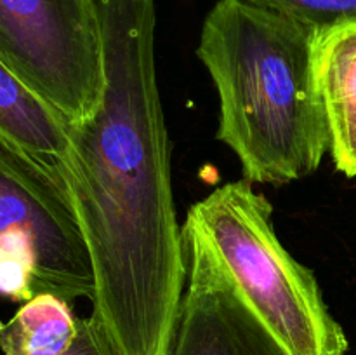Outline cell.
Instances as JSON below:
<instances>
[{"label":"cell","mask_w":356,"mask_h":355,"mask_svg":"<svg viewBox=\"0 0 356 355\" xmlns=\"http://www.w3.org/2000/svg\"><path fill=\"white\" fill-rule=\"evenodd\" d=\"M104 90L68 122L56 169L94 271L92 315L120 355H169L186 260L155 66V0H96Z\"/></svg>","instance_id":"1"},{"label":"cell","mask_w":356,"mask_h":355,"mask_svg":"<svg viewBox=\"0 0 356 355\" xmlns=\"http://www.w3.org/2000/svg\"><path fill=\"white\" fill-rule=\"evenodd\" d=\"M313 35L252 0H219L205 17L197 56L218 90L216 136L252 184L305 180L329 152Z\"/></svg>","instance_id":"2"},{"label":"cell","mask_w":356,"mask_h":355,"mask_svg":"<svg viewBox=\"0 0 356 355\" xmlns=\"http://www.w3.org/2000/svg\"><path fill=\"white\" fill-rule=\"evenodd\" d=\"M181 232L211 254L289 355L348 354L315 274L280 242L273 205L250 181H229L191 204Z\"/></svg>","instance_id":"3"},{"label":"cell","mask_w":356,"mask_h":355,"mask_svg":"<svg viewBox=\"0 0 356 355\" xmlns=\"http://www.w3.org/2000/svg\"><path fill=\"white\" fill-rule=\"evenodd\" d=\"M0 61L66 122L89 118L104 90L96 0H0Z\"/></svg>","instance_id":"4"},{"label":"cell","mask_w":356,"mask_h":355,"mask_svg":"<svg viewBox=\"0 0 356 355\" xmlns=\"http://www.w3.org/2000/svg\"><path fill=\"white\" fill-rule=\"evenodd\" d=\"M0 249L30 258L35 294L94 298V271L63 181L0 134Z\"/></svg>","instance_id":"5"},{"label":"cell","mask_w":356,"mask_h":355,"mask_svg":"<svg viewBox=\"0 0 356 355\" xmlns=\"http://www.w3.org/2000/svg\"><path fill=\"white\" fill-rule=\"evenodd\" d=\"M183 235L186 287L169 355H289L211 254Z\"/></svg>","instance_id":"6"},{"label":"cell","mask_w":356,"mask_h":355,"mask_svg":"<svg viewBox=\"0 0 356 355\" xmlns=\"http://www.w3.org/2000/svg\"><path fill=\"white\" fill-rule=\"evenodd\" d=\"M315 73L337 171L356 178V21L313 35Z\"/></svg>","instance_id":"7"},{"label":"cell","mask_w":356,"mask_h":355,"mask_svg":"<svg viewBox=\"0 0 356 355\" xmlns=\"http://www.w3.org/2000/svg\"><path fill=\"white\" fill-rule=\"evenodd\" d=\"M0 134L54 173L68 152V122L28 89L2 61Z\"/></svg>","instance_id":"8"},{"label":"cell","mask_w":356,"mask_h":355,"mask_svg":"<svg viewBox=\"0 0 356 355\" xmlns=\"http://www.w3.org/2000/svg\"><path fill=\"white\" fill-rule=\"evenodd\" d=\"M79 317L68 301L40 292L9 320H0L3 355H65L76 336Z\"/></svg>","instance_id":"9"},{"label":"cell","mask_w":356,"mask_h":355,"mask_svg":"<svg viewBox=\"0 0 356 355\" xmlns=\"http://www.w3.org/2000/svg\"><path fill=\"white\" fill-rule=\"evenodd\" d=\"M278 10L313 31L356 21V0H252Z\"/></svg>","instance_id":"10"},{"label":"cell","mask_w":356,"mask_h":355,"mask_svg":"<svg viewBox=\"0 0 356 355\" xmlns=\"http://www.w3.org/2000/svg\"><path fill=\"white\" fill-rule=\"evenodd\" d=\"M0 296L24 303L35 296V275L30 258L0 249Z\"/></svg>","instance_id":"11"},{"label":"cell","mask_w":356,"mask_h":355,"mask_svg":"<svg viewBox=\"0 0 356 355\" xmlns=\"http://www.w3.org/2000/svg\"><path fill=\"white\" fill-rule=\"evenodd\" d=\"M65 355H120L104 327L94 315L79 317L76 336Z\"/></svg>","instance_id":"12"}]
</instances>
